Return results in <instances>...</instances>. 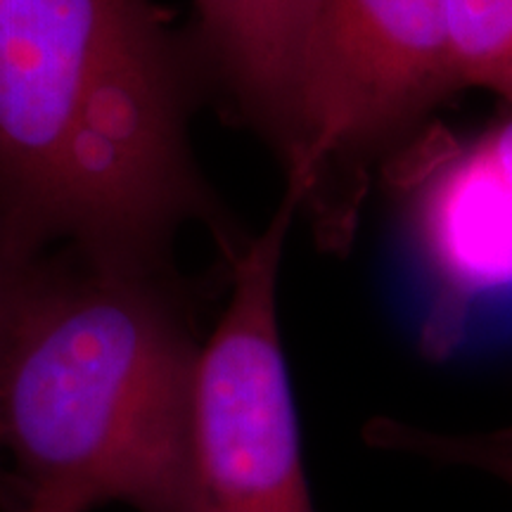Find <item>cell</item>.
I'll return each instance as SVG.
<instances>
[{
    "label": "cell",
    "instance_id": "1",
    "mask_svg": "<svg viewBox=\"0 0 512 512\" xmlns=\"http://www.w3.org/2000/svg\"><path fill=\"white\" fill-rule=\"evenodd\" d=\"M185 114L152 0H0V219L22 245L155 271L204 211Z\"/></svg>",
    "mask_w": 512,
    "mask_h": 512
},
{
    "label": "cell",
    "instance_id": "2",
    "mask_svg": "<svg viewBox=\"0 0 512 512\" xmlns=\"http://www.w3.org/2000/svg\"><path fill=\"white\" fill-rule=\"evenodd\" d=\"M197 354L152 268L38 264L0 363V456L27 503L185 512Z\"/></svg>",
    "mask_w": 512,
    "mask_h": 512
},
{
    "label": "cell",
    "instance_id": "3",
    "mask_svg": "<svg viewBox=\"0 0 512 512\" xmlns=\"http://www.w3.org/2000/svg\"><path fill=\"white\" fill-rule=\"evenodd\" d=\"M299 200L287 190L235 266L192 384L185 512H316L278 328V273Z\"/></svg>",
    "mask_w": 512,
    "mask_h": 512
},
{
    "label": "cell",
    "instance_id": "4",
    "mask_svg": "<svg viewBox=\"0 0 512 512\" xmlns=\"http://www.w3.org/2000/svg\"><path fill=\"white\" fill-rule=\"evenodd\" d=\"M456 86L444 0H316L287 190L302 202L332 162L392 138Z\"/></svg>",
    "mask_w": 512,
    "mask_h": 512
},
{
    "label": "cell",
    "instance_id": "5",
    "mask_svg": "<svg viewBox=\"0 0 512 512\" xmlns=\"http://www.w3.org/2000/svg\"><path fill=\"white\" fill-rule=\"evenodd\" d=\"M403 238L422 347L448 356L512 328V117L422 178Z\"/></svg>",
    "mask_w": 512,
    "mask_h": 512
},
{
    "label": "cell",
    "instance_id": "6",
    "mask_svg": "<svg viewBox=\"0 0 512 512\" xmlns=\"http://www.w3.org/2000/svg\"><path fill=\"white\" fill-rule=\"evenodd\" d=\"M313 5L316 0H195L211 67L287 166L297 150L299 79Z\"/></svg>",
    "mask_w": 512,
    "mask_h": 512
},
{
    "label": "cell",
    "instance_id": "7",
    "mask_svg": "<svg viewBox=\"0 0 512 512\" xmlns=\"http://www.w3.org/2000/svg\"><path fill=\"white\" fill-rule=\"evenodd\" d=\"M444 19L458 86L486 88L512 105V0H444Z\"/></svg>",
    "mask_w": 512,
    "mask_h": 512
},
{
    "label": "cell",
    "instance_id": "8",
    "mask_svg": "<svg viewBox=\"0 0 512 512\" xmlns=\"http://www.w3.org/2000/svg\"><path fill=\"white\" fill-rule=\"evenodd\" d=\"M36 268L34 249L22 245L0 219V363Z\"/></svg>",
    "mask_w": 512,
    "mask_h": 512
},
{
    "label": "cell",
    "instance_id": "9",
    "mask_svg": "<svg viewBox=\"0 0 512 512\" xmlns=\"http://www.w3.org/2000/svg\"><path fill=\"white\" fill-rule=\"evenodd\" d=\"M19 512H60V510H55V508H48V505H36V503H27L24 505L22 510Z\"/></svg>",
    "mask_w": 512,
    "mask_h": 512
}]
</instances>
